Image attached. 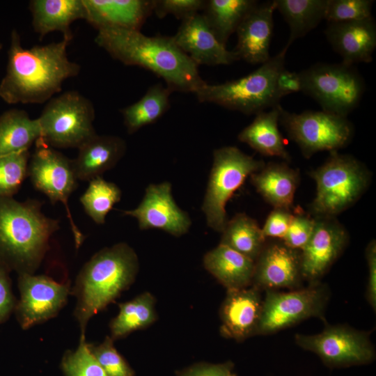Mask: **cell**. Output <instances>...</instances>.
<instances>
[{"label":"cell","mask_w":376,"mask_h":376,"mask_svg":"<svg viewBox=\"0 0 376 376\" xmlns=\"http://www.w3.org/2000/svg\"><path fill=\"white\" fill-rule=\"evenodd\" d=\"M35 144L29 163L28 176L34 188L44 194L52 204L61 202L64 205L76 249H79L85 236L75 224L68 204L69 197L78 186L72 160L50 147L42 137Z\"/></svg>","instance_id":"obj_11"},{"label":"cell","mask_w":376,"mask_h":376,"mask_svg":"<svg viewBox=\"0 0 376 376\" xmlns=\"http://www.w3.org/2000/svg\"><path fill=\"white\" fill-rule=\"evenodd\" d=\"M368 267V280L367 285V299L370 306L375 310L376 307V244L372 240L368 245L366 252Z\"/></svg>","instance_id":"obj_44"},{"label":"cell","mask_w":376,"mask_h":376,"mask_svg":"<svg viewBox=\"0 0 376 376\" xmlns=\"http://www.w3.org/2000/svg\"><path fill=\"white\" fill-rule=\"evenodd\" d=\"M263 301L254 285L227 290L220 309L221 335L240 341L256 334Z\"/></svg>","instance_id":"obj_18"},{"label":"cell","mask_w":376,"mask_h":376,"mask_svg":"<svg viewBox=\"0 0 376 376\" xmlns=\"http://www.w3.org/2000/svg\"><path fill=\"white\" fill-rule=\"evenodd\" d=\"M72 39L24 48L16 29L10 35L0 97L8 104H42L62 90L63 82L77 76L81 66L71 61L67 47Z\"/></svg>","instance_id":"obj_1"},{"label":"cell","mask_w":376,"mask_h":376,"mask_svg":"<svg viewBox=\"0 0 376 376\" xmlns=\"http://www.w3.org/2000/svg\"><path fill=\"white\" fill-rule=\"evenodd\" d=\"M328 0H274L278 10L288 24L290 35L285 47L304 37L324 19Z\"/></svg>","instance_id":"obj_29"},{"label":"cell","mask_w":376,"mask_h":376,"mask_svg":"<svg viewBox=\"0 0 376 376\" xmlns=\"http://www.w3.org/2000/svg\"><path fill=\"white\" fill-rule=\"evenodd\" d=\"M276 86L281 97L301 91V82L298 72H290L284 68L278 75Z\"/></svg>","instance_id":"obj_45"},{"label":"cell","mask_w":376,"mask_h":376,"mask_svg":"<svg viewBox=\"0 0 376 376\" xmlns=\"http://www.w3.org/2000/svg\"><path fill=\"white\" fill-rule=\"evenodd\" d=\"M118 314L109 323L110 337L113 340L147 328L157 320L155 299L149 292H144L130 301L118 304Z\"/></svg>","instance_id":"obj_30"},{"label":"cell","mask_w":376,"mask_h":376,"mask_svg":"<svg viewBox=\"0 0 376 376\" xmlns=\"http://www.w3.org/2000/svg\"><path fill=\"white\" fill-rule=\"evenodd\" d=\"M373 3V0H328L324 19L335 23L369 18Z\"/></svg>","instance_id":"obj_38"},{"label":"cell","mask_w":376,"mask_h":376,"mask_svg":"<svg viewBox=\"0 0 376 376\" xmlns=\"http://www.w3.org/2000/svg\"><path fill=\"white\" fill-rule=\"evenodd\" d=\"M295 342L331 368L367 364L375 356L367 333L343 325H327L315 335L296 334Z\"/></svg>","instance_id":"obj_13"},{"label":"cell","mask_w":376,"mask_h":376,"mask_svg":"<svg viewBox=\"0 0 376 376\" xmlns=\"http://www.w3.org/2000/svg\"><path fill=\"white\" fill-rule=\"evenodd\" d=\"M265 164L235 146L215 149L213 164L202 205L207 226L221 233L228 221L226 205L246 178Z\"/></svg>","instance_id":"obj_9"},{"label":"cell","mask_w":376,"mask_h":376,"mask_svg":"<svg viewBox=\"0 0 376 376\" xmlns=\"http://www.w3.org/2000/svg\"><path fill=\"white\" fill-rule=\"evenodd\" d=\"M315 225L312 215L302 212L293 214L283 242L290 248L301 250L308 241Z\"/></svg>","instance_id":"obj_39"},{"label":"cell","mask_w":376,"mask_h":376,"mask_svg":"<svg viewBox=\"0 0 376 376\" xmlns=\"http://www.w3.org/2000/svg\"><path fill=\"white\" fill-rule=\"evenodd\" d=\"M205 269L227 290L250 286L255 262L230 247L219 244L203 257Z\"/></svg>","instance_id":"obj_25"},{"label":"cell","mask_w":376,"mask_h":376,"mask_svg":"<svg viewBox=\"0 0 376 376\" xmlns=\"http://www.w3.org/2000/svg\"><path fill=\"white\" fill-rule=\"evenodd\" d=\"M139 268L137 254L125 242L102 249L83 265L70 291L80 338H86L89 320L133 284Z\"/></svg>","instance_id":"obj_4"},{"label":"cell","mask_w":376,"mask_h":376,"mask_svg":"<svg viewBox=\"0 0 376 376\" xmlns=\"http://www.w3.org/2000/svg\"><path fill=\"white\" fill-rule=\"evenodd\" d=\"M17 302L12 290L10 272L0 266V324L6 322L14 313Z\"/></svg>","instance_id":"obj_42"},{"label":"cell","mask_w":376,"mask_h":376,"mask_svg":"<svg viewBox=\"0 0 376 376\" xmlns=\"http://www.w3.org/2000/svg\"><path fill=\"white\" fill-rule=\"evenodd\" d=\"M126 143L122 138L97 134L78 148L72 160L78 180L90 181L113 168L125 155Z\"/></svg>","instance_id":"obj_23"},{"label":"cell","mask_w":376,"mask_h":376,"mask_svg":"<svg viewBox=\"0 0 376 376\" xmlns=\"http://www.w3.org/2000/svg\"><path fill=\"white\" fill-rule=\"evenodd\" d=\"M19 299L14 313L20 327L26 330L56 317L70 293L69 283L45 275L18 274Z\"/></svg>","instance_id":"obj_14"},{"label":"cell","mask_w":376,"mask_h":376,"mask_svg":"<svg viewBox=\"0 0 376 376\" xmlns=\"http://www.w3.org/2000/svg\"><path fill=\"white\" fill-rule=\"evenodd\" d=\"M61 366L65 376H107L89 350L86 338H79L75 350L65 352Z\"/></svg>","instance_id":"obj_36"},{"label":"cell","mask_w":376,"mask_h":376,"mask_svg":"<svg viewBox=\"0 0 376 376\" xmlns=\"http://www.w3.org/2000/svg\"><path fill=\"white\" fill-rule=\"evenodd\" d=\"M32 26L42 40L47 33L60 31L72 39L70 25L77 19H86L82 0H32L29 2Z\"/></svg>","instance_id":"obj_24"},{"label":"cell","mask_w":376,"mask_h":376,"mask_svg":"<svg viewBox=\"0 0 376 376\" xmlns=\"http://www.w3.org/2000/svg\"><path fill=\"white\" fill-rule=\"evenodd\" d=\"M310 175L316 183V196L311 204L314 217H335L362 196L370 182L366 167L351 155L331 152L325 163Z\"/></svg>","instance_id":"obj_6"},{"label":"cell","mask_w":376,"mask_h":376,"mask_svg":"<svg viewBox=\"0 0 376 376\" xmlns=\"http://www.w3.org/2000/svg\"><path fill=\"white\" fill-rule=\"evenodd\" d=\"M42 203L0 198V266L17 274H35L49 248L59 220L46 216Z\"/></svg>","instance_id":"obj_3"},{"label":"cell","mask_w":376,"mask_h":376,"mask_svg":"<svg viewBox=\"0 0 376 376\" xmlns=\"http://www.w3.org/2000/svg\"><path fill=\"white\" fill-rule=\"evenodd\" d=\"M279 121L306 158L320 151L331 152L345 147L354 132L347 117L324 111L297 113L281 106Z\"/></svg>","instance_id":"obj_10"},{"label":"cell","mask_w":376,"mask_h":376,"mask_svg":"<svg viewBox=\"0 0 376 376\" xmlns=\"http://www.w3.org/2000/svg\"><path fill=\"white\" fill-rule=\"evenodd\" d=\"M110 336H106L100 343L87 344L107 376H134V370L118 352Z\"/></svg>","instance_id":"obj_37"},{"label":"cell","mask_w":376,"mask_h":376,"mask_svg":"<svg viewBox=\"0 0 376 376\" xmlns=\"http://www.w3.org/2000/svg\"><path fill=\"white\" fill-rule=\"evenodd\" d=\"M301 91L315 100L322 111L347 117L359 104L365 91L363 77L353 66L318 63L298 72Z\"/></svg>","instance_id":"obj_8"},{"label":"cell","mask_w":376,"mask_h":376,"mask_svg":"<svg viewBox=\"0 0 376 376\" xmlns=\"http://www.w3.org/2000/svg\"><path fill=\"white\" fill-rule=\"evenodd\" d=\"M325 37L332 47L342 58V63H368L373 61L376 47V24L373 17L367 19L327 23Z\"/></svg>","instance_id":"obj_20"},{"label":"cell","mask_w":376,"mask_h":376,"mask_svg":"<svg viewBox=\"0 0 376 376\" xmlns=\"http://www.w3.org/2000/svg\"><path fill=\"white\" fill-rule=\"evenodd\" d=\"M314 218L313 233L300 253L301 277L311 284L318 283L349 240L347 230L335 217Z\"/></svg>","instance_id":"obj_16"},{"label":"cell","mask_w":376,"mask_h":376,"mask_svg":"<svg viewBox=\"0 0 376 376\" xmlns=\"http://www.w3.org/2000/svg\"><path fill=\"white\" fill-rule=\"evenodd\" d=\"M1 48H2V44H1V42L0 41V51H1Z\"/></svg>","instance_id":"obj_46"},{"label":"cell","mask_w":376,"mask_h":376,"mask_svg":"<svg viewBox=\"0 0 376 376\" xmlns=\"http://www.w3.org/2000/svg\"><path fill=\"white\" fill-rule=\"evenodd\" d=\"M232 376H236V375H235V373H233V374L232 375Z\"/></svg>","instance_id":"obj_47"},{"label":"cell","mask_w":376,"mask_h":376,"mask_svg":"<svg viewBox=\"0 0 376 376\" xmlns=\"http://www.w3.org/2000/svg\"><path fill=\"white\" fill-rule=\"evenodd\" d=\"M220 244L226 245L254 262L265 246V237L257 221L244 213L228 220Z\"/></svg>","instance_id":"obj_33"},{"label":"cell","mask_w":376,"mask_h":376,"mask_svg":"<svg viewBox=\"0 0 376 376\" xmlns=\"http://www.w3.org/2000/svg\"><path fill=\"white\" fill-rule=\"evenodd\" d=\"M86 20L97 30L121 28L140 31L153 13L154 0H82Z\"/></svg>","instance_id":"obj_22"},{"label":"cell","mask_w":376,"mask_h":376,"mask_svg":"<svg viewBox=\"0 0 376 376\" xmlns=\"http://www.w3.org/2000/svg\"><path fill=\"white\" fill-rule=\"evenodd\" d=\"M250 176L267 202L274 208L290 210L299 181L297 171L284 163H269Z\"/></svg>","instance_id":"obj_26"},{"label":"cell","mask_w":376,"mask_h":376,"mask_svg":"<svg viewBox=\"0 0 376 376\" xmlns=\"http://www.w3.org/2000/svg\"><path fill=\"white\" fill-rule=\"evenodd\" d=\"M176 45L198 66L229 65L239 60L216 37L203 13H195L183 20L172 36Z\"/></svg>","instance_id":"obj_17"},{"label":"cell","mask_w":376,"mask_h":376,"mask_svg":"<svg viewBox=\"0 0 376 376\" xmlns=\"http://www.w3.org/2000/svg\"><path fill=\"white\" fill-rule=\"evenodd\" d=\"M123 214L134 217L141 230L160 229L175 237L187 233L191 224L189 214L175 202L169 182L148 185L139 205Z\"/></svg>","instance_id":"obj_15"},{"label":"cell","mask_w":376,"mask_h":376,"mask_svg":"<svg viewBox=\"0 0 376 376\" xmlns=\"http://www.w3.org/2000/svg\"><path fill=\"white\" fill-rule=\"evenodd\" d=\"M95 42L113 59L141 67L162 78L172 92L196 93L206 84L198 65L172 36H148L140 31L103 28L97 30Z\"/></svg>","instance_id":"obj_2"},{"label":"cell","mask_w":376,"mask_h":376,"mask_svg":"<svg viewBox=\"0 0 376 376\" xmlns=\"http://www.w3.org/2000/svg\"><path fill=\"white\" fill-rule=\"evenodd\" d=\"M205 3L204 0H154L153 13L159 18L172 15L183 20L203 10Z\"/></svg>","instance_id":"obj_40"},{"label":"cell","mask_w":376,"mask_h":376,"mask_svg":"<svg viewBox=\"0 0 376 376\" xmlns=\"http://www.w3.org/2000/svg\"><path fill=\"white\" fill-rule=\"evenodd\" d=\"M91 101L77 91L51 98L39 121L41 137L53 148H79L97 134Z\"/></svg>","instance_id":"obj_7"},{"label":"cell","mask_w":376,"mask_h":376,"mask_svg":"<svg viewBox=\"0 0 376 376\" xmlns=\"http://www.w3.org/2000/svg\"><path fill=\"white\" fill-rule=\"evenodd\" d=\"M41 137L38 118L24 110L13 109L0 116V156L29 150Z\"/></svg>","instance_id":"obj_28"},{"label":"cell","mask_w":376,"mask_h":376,"mask_svg":"<svg viewBox=\"0 0 376 376\" xmlns=\"http://www.w3.org/2000/svg\"><path fill=\"white\" fill-rule=\"evenodd\" d=\"M280 104L256 115L251 124L238 134V139L265 156L278 157L287 161L290 156L278 127Z\"/></svg>","instance_id":"obj_27"},{"label":"cell","mask_w":376,"mask_h":376,"mask_svg":"<svg viewBox=\"0 0 376 376\" xmlns=\"http://www.w3.org/2000/svg\"><path fill=\"white\" fill-rule=\"evenodd\" d=\"M122 191L117 185L101 176L89 181L79 201L85 212L97 224L105 222L107 214L120 201Z\"/></svg>","instance_id":"obj_34"},{"label":"cell","mask_w":376,"mask_h":376,"mask_svg":"<svg viewBox=\"0 0 376 376\" xmlns=\"http://www.w3.org/2000/svg\"><path fill=\"white\" fill-rule=\"evenodd\" d=\"M275 10L274 0L258 3L244 18L236 31L237 40L233 50L239 60L255 65L270 58Z\"/></svg>","instance_id":"obj_19"},{"label":"cell","mask_w":376,"mask_h":376,"mask_svg":"<svg viewBox=\"0 0 376 376\" xmlns=\"http://www.w3.org/2000/svg\"><path fill=\"white\" fill-rule=\"evenodd\" d=\"M172 91L162 83L150 86L137 102L122 109L124 125L129 134L158 120L170 107Z\"/></svg>","instance_id":"obj_31"},{"label":"cell","mask_w":376,"mask_h":376,"mask_svg":"<svg viewBox=\"0 0 376 376\" xmlns=\"http://www.w3.org/2000/svg\"><path fill=\"white\" fill-rule=\"evenodd\" d=\"M328 295L318 283L290 292L268 290L256 334H272L311 317L323 319Z\"/></svg>","instance_id":"obj_12"},{"label":"cell","mask_w":376,"mask_h":376,"mask_svg":"<svg viewBox=\"0 0 376 376\" xmlns=\"http://www.w3.org/2000/svg\"><path fill=\"white\" fill-rule=\"evenodd\" d=\"M292 217L290 210L274 208L261 228L264 237L282 240L286 234Z\"/></svg>","instance_id":"obj_41"},{"label":"cell","mask_w":376,"mask_h":376,"mask_svg":"<svg viewBox=\"0 0 376 376\" xmlns=\"http://www.w3.org/2000/svg\"><path fill=\"white\" fill-rule=\"evenodd\" d=\"M288 49L284 47L256 70L241 78L219 84L206 83L195 93L198 101L246 115H256L275 107L282 98L277 90L276 79L285 68Z\"/></svg>","instance_id":"obj_5"},{"label":"cell","mask_w":376,"mask_h":376,"mask_svg":"<svg viewBox=\"0 0 376 376\" xmlns=\"http://www.w3.org/2000/svg\"><path fill=\"white\" fill-rule=\"evenodd\" d=\"M258 3L255 0H208L203 15L219 42L226 46L230 36Z\"/></svg>","instance_id":"obj_32"},{"label":"cell","mask_w":376,"mask_h":376,"mask_svg":"<svg viewBox=\"0 0 376 376\" xmlns=\"http://www.w3.org/2000/svg\"><path fill=\"white\" fill-rule=\"evenodd\" d=\"M301 274L300 253L282 242L265 246L257 260L252 283L268 290L293 288L298 285Z\"/></svg>","instance_id":"obj_21"},{"label":"cell","mask_w":376,"mask_h":376,"mask_svg":"<svg viewBox=\"0 0 376 376\" xmlns=\"http://www.w3.org/2000/svg\"><path fill=\"white\" fill-rule=\"evenodd\" d=\"M29 159V150L0 156V198L17 193L28 176Z\"/></svg>","instance_id":"obj_35"},{"label":"cell","mask_w":376,"mask_h":376,"mask_svg":"<svg viewBox=\"0 0 376 376\" xmlns=\"http://www.w3.org/2000/svg\"><path fill=\"white\" fill-rule=\"evenodd\" d=\"M233 363H197L179 371L177 376H232Z\"/></svg>","instance_id":"obj_43"}]
</instances>
